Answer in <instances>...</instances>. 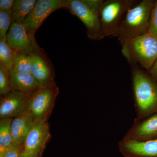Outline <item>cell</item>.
Returning a JSON list of instances; mask_svg holds the SVG:
<instances>
[{"instance_id": "cell-1", "label": "cell", "mask_w": 157, "mask_h": 157, "mask_svg": "<svg viewBox=\"0 0 157 157\" xmlns=\"http://www.w3.org/2000/svg\"><path fill=\"white\" fill-rule=\"evenodd\" d=\"M154 3L152 0H143L127 11L115 36L121 44L147 32Z\"/></svg>"}, {"instance_id": "cell-2", "label": "cell", "mask_w": 157, "mask_h": 157, "mask_svg": "<svg viewBox=\"0 0 157 157\" xmlns=\"http://www.w3.org/2000/svg\"><path fill=\"white\" fill-rule=\"evenodd\" d=\"M122 53L129 62L150 70L157 59V37L148 32L122 43Z\"/></svg>"}, {"instance_id": "cell-3", "label": "cell", "mask_w": 157, "mask_h": 157, "mask_svg": "<svg viewBox=\"0 0 157 157\" xmlns=\"http://www.w3.org/2000/svg\"><path fill=\"white\" fill-rule=\"evenodd\" d=\"M133 90L138 113L145 117L157 110V84L142 70L132 71Z\"/></svg>"}, {"instance_id": "cell-4", "label": "cell", "mask_w": 157, "mask_h": 157, "mask_svg": "<svg viewBox=\"0 0 157 157\" xmlns=\"http://www.w3.org/2000/svg\"><path fill=\"white\" fill-rule=\"evenodd\" d=\"M137 3L135 0L104 1L100 12L103 39L115 36L127 11Z\"/></svg>"}, {"instance_id": "cell-5", "label": "cell", "mask_w": 157, "mask_h": 157, "mask_svg": "<svg viewBox=\"0 0 157 157\" xmlns=\"http://www.w3.org/2000/svg\"><path fill=\"white\" fill-rule=\"evenodd\" d=\"M63 5L64 9H67L83 23L90 39H103L100 14L90 8L85 0H63Z\"/></svg>"}, {"instance_id": "cell-6", "label": "cell", "mask_w": 157, "mask_h": 157, "mask_svg": "<svg viewBox=\"0 0 157 157\" xmlns=\"http://www.w3.org/2000/svg\"><path fill=\"white\" fill-rule=\"evenodd\" d=\"M58 94V87L53 81L40 86L36 91L31 95L27 108L36 120H47L54 106Z\"/></svg>"}, {"instance_id": "cell-7", "label": "cell", "mask_w": 157, "mask_h": 157, "mask_svg": "<svg viewBox=\"0 0 157 157\" xmlns=\"http://www.w3.org/2000/svg\"><path fill=\"white\" fill-rule=\"evenodd\" d=\"M51 137L47 120H37L25 138L20 157H33L41 155Z\"/></svg>"}, {"instance_id": "cell-8", "label": "cell", "mask_w": 157, "mask_h": 157, "mask_svg": "<svg viewBox=\"0 0 157 157\" xmlns=\"http://www.w3.org/2000/svg\"><path fill=\"white\" fill-rule=\"evenodd\" d=\"M64 9L63 0H38L23 24L32 37L42 23L51 14L59 9Z\"/></svg>"}, {"instance_id": "cell-9", "label": "cell", "mask_w": 157, "mask_h": 157, "mask_svg": "<svg viewBox=\"0 0 157 157\" xmlns=\"http://www.w3.org/2000/svg\"><path fill=\"white\" fill-rule=\"evenodd\" d=\"M9 46L15 51L32 52L38 45L23 24L12 22L6 36Z\"/></svg>"}, {"instance_id": "cell-10", "label": "cell", "mask_w": 157, "mask_h": 157, "mask_svg": "<svg viewBox=\"0 0 157 157\" xmlns=\"http://www.w3.org/2000/svg\"><path fill=\"white\" fill-rule=\"evenodd\" d=\"M31 95L12 90L2 96L0 102L1 119L14 118L24 111L27 108Z\"/></svg>"}, {"instance_id": "cell-11", "label": "cell", "mask_w": 157, "mask_h": 157, "mask_svg": "<svg viewBox=\"0 0 157 157\" xmlns=\"http://www.w3.org/2000/svg\"><path fill=\"white\" fill-rule=\"evenodd\" d=\"M119 148L125 157H157V138L143 141L124 139Z\"/></svg>"}, {"instance_id": "cell-12", "label": "cell", "mask_w": 157, "mask_h": 157, "mask_svg": "<svg viewBox=\"0 0 157 157\" xmlns=\"http://www.w3.org/2000/svg\"><path fill=\"white\" fill-rule=\"evenodd\" d=\"M31 74L41 86L54 81V71L50 61L37 46L32 52Z\"/></svg>"}, {"instance_id": "cell-13", "label": "cell", "mask_w": 157, "mask_h": 157, "mask_svg": "<svg viewBox=\"0 0 157 157\" xmlns=\"http://www.w3.org/2000/svg\"><path fill=\"white\" fill-rule=\"evenodd\" d=\"M37 121L28 108L13 119L11 128L14 146L23 144Z\"/></svg>"}, {"instance_id": "cell-14", "label": "cell", "mask_w": 157, "mask_h": 157, "mask_svg": "<svg viewBox=\"0 0 157 157\" xmlns=\"http://www.w3.org/2000/svg\"><path fill=\"white\" fill-rule=\"evenodd\" d=\"M157 138V114L151 116L132 130L125 139L143 141Z\"/></svg>"}, {"instance_id": "cell-15", "label": "cell", "mask_w": 157, "mask_h": 157, "mask_svg": "<svg viewBox=\"0 0 157 157\" xmlns=\"http://www.w3.org/2000/svg\"><path fill=\"white\" fill-rule=\"evenodd\" d=\"M13 90L28 94H32L41 86L31 74H21L11 71Z\"/></svg>"}, {"instance_id": "cell-16", "label": "cell", "mask_w": 157, "mask_h": 157, "mask_svg": "<svg viewBox=\"0 0 157 157\" xmlns=\"http://www.w3.org/2000/svg\"><path fill=\"white\" fill-rule=\"evenodd\" d=\"M13 119L6 118L0 120V157L14 147L11 128Z\"/></svg>"}, {"instance_id": "cell-17", "label": "cell", "mask_w": 157, "mask_h": 157, "mask_svg": "<svg viewBox=\"0 0 157 157\" xmlns=\"http://www.w3.org/2000/svg\"><path fill=\"white\" fill-rule=\"evenodd\" d=\"M36 0H15L12 10L13 22L23 24L37 2Z\"/></svg>"}, {"instance_id": "cell-18", "label": "cell", "mask_w": 157, "mask_h": 157, "mask_svg": "<svg viewBox=\"0 0 157 157\" xmlns=\"http://www.w3.org/2000/svg\"><path fill=\"white\" fill-rule=\"evenodd\" d=\"M32 52H17L12 71L21 74H31L33 63Z\"/></svg>"}, {"instance_id": "cell-19", "label": "cell", "mask_w": 157, "mask_h": 157, "mask_svg": "<svg viewBox=\"0 0 157 157\" xmlns=\"http://www.w3.org/2000/svg\"><path fill=\"white\" fill-rule=\"evenodd\" d=\"M17 52L9 46L6 39H0V63L11 72L13 69Z\"/></svg>"}, {"instance_id": "cell-20", "label": "cell", "mask_w": 157, "mask_h": 157, "mask_svg": "<svg viewBox=\"0 0 157 157\" xmlns=\"http://www.w3.org/2000/svg\"><path fill=\"white\" fill-rule=\"evenodd\" d=\"M12 90L11 72L0 63V94L4 96Z\"/></svg>"}, {"instance_id": "cell-21", "label": "cell", "mask_w": 157, "mask_h": 157, "mask_svg": "<svg viewBox=\"0 0 157 157\" xmlns=\"http://www.w3.org/2000/svg\"><path fill=\"white\" fill-rule=\"evenodd\" d=\"M12 22V11H0V39H6Z\"/></svg>"}, {"instance_id": "cell-22", "label": "cell", "mask_w": 157, "mask_h": 157, "mask_svg": "<svg viewBox=\"0 0 157 157\" xmlns=\"http://www.w3.org/2000/svg\"><path fill=\"white\" fill-rule=\"evenodd\" d=\"M157 37V1L152 9L147 32Z\"/></svg>"}, {"instance_id": "cell-23", "label": "cell", "mask_w": 157, "mask_h": 157, "mask_svg": "<svg viewBox=\"0 0 157 157\" xmlns=\"http://www.w3.org/2000/svg\"><path fill=\"white\" fill-rule=\"evenodd\" d=\"M23 145L13 147L1 157H20L22 153Z\"/></svg>"}, {"instance_id": "cell-24", "label": "cell", "mask_w": 157, "mask_h": 157, "mask_svg": "<svg viewBox=\"0 0 157 157\" xmlns=\"http://www.w3.org/2000/svg\"><path fill=\"white\" fill-rule=\"evenodd\" d=\"M14 3L13 0H1L0 11H12Z\"/></svg>"}, {"instance_id": "cell-25", "label": "cell", "mask_w": 157, "mask_h": 157, "mask_svg": "<svg viewBox=\"0 0 157 157\" xmlns=\"http://www.w3.org/2000/svg\"><path fill=\"white\" fill-rule=\"evenodd\" d=\"M150 70L152 75L157 78V59L150 69Z\"/></svg>"}, {"instance_id": "cell-26", "label": "cell", "mask_w": 157, "mask_h": 157, "mask_svg": "<svg viewBox=\"0 0 157 157\" xmlns=\"http://www.w3.org/2000/svg\"><path fill=\"white\" fill-rule=\"evenodd\" d=\"M33 157H41V155H38L36 156Z\"/></svg>"}]
</instances>
